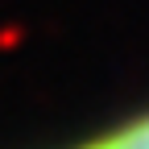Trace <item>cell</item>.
<instances>
[{
  "label": "cell",
  "instance_id": "cell-1",
  "mask_svg": "<svg viewBox=\"0 0 149 149\" xmlns=\"http://www.w3.org/2000/svg\"><path fill=\"white\" fill-rule=\"evenodd\" d=\"M79 149H149V112L104 133V137H95L91 145H79Z\"/></svg>",
  "mask_w": 149,
  "mask_h": 149
}]
</instances>
